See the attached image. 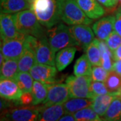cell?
Wrapping results in <instances>:
<instances>
[{
  "mask_svg": "<svg viewBox=\"0 0 121 121\" xmlns=\"http://www.w3.org/2000/svg\"><path fill=\"white\" fill-rule=\"evenodd\" d=\"M63 0H34L31 9L35 12L40 23L46 28H50L61 20Z\"/></svg>",
  "mask_w": 121,
  "mask_h": 121,
  "instance_id": "1",
  "label": "cell"
},
{
  "mask_svg": "<svg viewBox=\"0 0 121 121\" xmlns=\"http://www.w3.org/2000/svg\"><path fill=\"white\" fill-rule=\"evenodd\" d=\"M13 17L17 30L20 33L38 39L47 36V30L44 28L31 9L13 13Z\"/></svg>",
  "mask_w": 121,
  "mask_h": 121,
  "instance_id": "2",
  "label": "cell"
},
{
  "mask_svg": "<svg viewBox=\"0 0 121 121\" xmlns=\"http://www.w3.org/2000/svg\"><path fill=\"white\" fill-rule=\"evenodd\" d=\"M47 37L52 49L56 52L61 49L70 47L79 46L72 35L69 27L59 22L47 30Z\"/></svg>",
  "mask_w": 121,
  "mask_h": 121,
  "instance_id": "3",
  "label": "cell"
},
{
  "mask_svg": "<svg viewBox=\"0 0 121 121\" xmlns=\"http://www.w3.org/2000/svg\"><path fill=\"white\" fill-rule=\"evenodd\" d=\"M60 17L61 20L69 26L77 24L90 25L92 23V20L83 12L76 0H63Z\"/></svg>",
  "mask_w": 121,
  "mask_h": 121,
  "instance_id": "4",
  "label": "cell"
},
{
  "mask_svg": "<svg viewBox=\"0 0 121 121\" xmlns=\"http://www.w3.org/2000/svg\"><path fill=\"white\" fill-rule=\"evenodd\" d=\"M92 82L91 76L70 75L67 78L65 83L68 86L70 98H91L90 86Z\"/></svg>",
  "mask_w": 121,
  "mask_h": 121,
  "instance_id": "5",
  "label": "cell"
},
{
  "mask_svg": "<svg viewBox=\"0 0 121 121\" xmlns=\"http://www.w3.org/2000/svg\"><path fill=\"white\" fill-rule=\"evenodd\" d=\"M40 108L23 106L4 110L1 114V121H38Z\"/></svg>",
  "mask_w": 121,
  "mask_h": 121,
  "instance_id": "6",
  "label": "cell"
},
{
  "mask_svg": "<svg viewBox=\"0 0 121 121\" xmlns=\"http://www.w3.org/2000/svg\"><path fill=\"white\" fill-rule=\"evenodd\" d=\"M47 87V97L42 103L40 108H47L55 104H63L70 98L69 87L66 83L52 84Z\"/></svg>",
  "mask_w": 121,
  "mask_h": 121,
  "instance_id": "7",
  "label": "cell"
},
{
  "mask_svg": "<svg viewBox=\"0 0 121 121\" xmlns=\"http://www.w3.org/2000/svg\"><path fill=\"white\" fill-rule=\"evenodd\" d=\"M0 32L1 40L9 39H24L28 35L18 32L16 26L13 14L1 13Z\"/></svg>",
  "mask_w": 121,
  "mask_h": 121,
  "instance_id": "8",
  "label": "cell"
},
{
  "mask_svg": "<svg viewBox=\"0 0 121 121\" xmlns=\"http://www.w3.org/2000/svg\"><path fill=\"white\" fill-rule=\"evenodd\" d=\"M55 53L48 43L47 36L39 39L35 49L36 63L55 66Z\"/></svg>",
  "mask_w": 121,
  "mask_h": 121,
  "instance_id": "9",
  "label": "cell"
},
{
  "mask_svg": "<svg viewBox=\"0 0 121 121\" xmlns=\"http://www.w3.org/2000/svg\"><path fill=\"white\" fill-rule=\"evenodd\" d=\"M57 71L55 66L36 63L31 69L30 73L36 81L43 83L47 86H51L55 84Z\"/></svg>",
  "mask_w": 121,
  "mask_h": 121,
  "instance_id": "10",
  "label": "cell"
},
{
  "mask_svg": "<svg viewBox=\"0 0 121 121\" xmlns=\"http://www.w3.org/2000/svg\"><path fill=\"white\" fill-rule=\"evenodd\" d=\"M26 39L1 40V52L4 55L5 59H19L25 49Z\"/></svg>",
  "mask_w": 121,
  "mask_h": 121,
  "instance_id": "11",
  "label": "cell"
},
{
  "mask_svg": "<svg viewBox=\"0 0 121 121\" xmlns=\"http://www.w3.org/2000/svg\"><path fill=\"white\" fill-rule=\"evenodd\" d=\"M69 29L79 47L85 51L89 44L94 40V32L86 24H77L69 26Z\"/></svg>",
  "mask_w": 121,
  "mask_h": 121,
  "instance_id": "12",
  "label": "cell"
},
{
  "mask_svg": "<svg viewBox=\"0 0 121 121\" xmlns=\"http://www.w3.org/2000/svg\"><path fill=\"white\" fill-rule=\"evenodd\" d=\"M114 16L102 17L92 25V30L95 36L99 40H106L108 36L114 30Z\"/></svg>",
  "mask_w": 121,
  "mask_h": 121,
  "instance_id": "13",
  "label": "cell"
},
{
  "mask_svg": "<svg viewBox=\"0 0 121 121\" xmlns=\"http://www.w3.org/2000/svg\"><path fill=\"white\" fill-rule=\"evenodd\" d=\"M22 93L15 79H1L0 95L2 98L8 101H16L20 98Z\"/></svg>",
  "mask_w": 121,
  "mask_h": 121,
  "instance_id": "14",
  "label": "cell"
},
{
  "mask_svg": "<svg viewBox=\"0 0 121 121\" xmlns=\"http://www.w3.org/2000/svg\"><path fill=\"white\" fill-rule=\"evenodd\" d=\"M78 5L87 17L96 20L105 14V9L98 0H76Z\"/></svg>",
  "mask_w": 121,
  "mask_h": 121,
  "instance_id": "15",
  "label": "cell"
},
{
  "mask_svg": "<svg viewBox=\"0 0 121 121\" xmlns=\"http://www.w3.org/2000/svg\"><path fill=\"white\" fill-rule=\"evenodd\" d=\"M120 95L121 94L109 93L104 95H96L93 98L91 107L99 117H104L113 99Z\"/></svg>",
  "mask_w": 121,
  "mask_h": 121,
  "instance_id": "16",
  "label": "cell"
},
{
  "mask_svg": "<svg viewBox=\"0 0 121 121\" xmlns=\"http://www.w3.org/2000/svg\"><path fill=\"white\" fill-rule=\"evenodd\" d=\"M31 7L32 3L28 0H1V13H16Z\"/></svg>",
  "mask_w": 121,
  "mask_h": 121,
  "instance_id": "17",
  "label": "cell"
},
{
  "mask_svg": "<svg viewBox=\"0 0 121 121\" xmlns=\"http://www.w3.org/2000/svg\"><path fill=\"white\" fill-rule=\"evenodd\" d=\"M77 48L70 47L58 51L55 56V66L59 71H62L69 66L73 60Z\"/></svg>",
  "mask_w": 121,
  "mask_h": 121,
  "instance_id": "18",
  "label": "cell"
},
{
  "mask_svg": "<svg viewBox=\"0 0 121 121\" xmlns=\"http://www.w3.org/2000/svg\"><path fill=\"white\" fill-rule=\"evenodd\" d=\"M40 109L38 121H58L65 114L63 104H55Z\"/></svg>",
  "mask_w": 121,
  "mask_h": 121,
  "instance_id": "19",
  "label": "cell"
},
{
  "mask_svg": "<svg viewBox=\"0 0 121 121\" xmlns=\"http://www.w3.org/2000/svg\"><path fill=\"white\" fill-rule=\"evenodd\" d=\"M93 99L83 98H70L63 104L65 114H74L83 108L91 106Z\"/></svg>",
  "mask_w": 121,
  "mask_h": 121,
  "instance_id": "20",
  "label": "cell"
},
{
  "mask_svg": "<svg viewBox=\"0 0 121 121\" xmlns=\"http://www.w3.org/2000/svg\"><path fill=\"white\" fill-rule=\"evenodd\" d=\"M36 64L35 51L26 46L24 52L18 59L19 72H28Z\"/></svg>",
  "mask_w": 121,
  "mask_h": 121,
  "instance_id": "21",
  "label": "cell"
},
{
  "mask_svg": "<svg viewBox=\"0 0 121 121\" xmlns=\"http://www.w3.org/2000/svg\"><path fill=\"white\" fill-rule=\"evenodd\" d=\"M18 73V59H5L1 65V79H15Z\"/></svg>",
  "mask_w": 121,
  "mask_h": 121,
  "instance_id": "22",
  "label": "cell"
},
{
  "mask_svg": "<svg viewBox=\"0 0 121 121\" xmlns=\"http://www.w3.org/2000/svg\"><path fill=\"white\" fill-rule=\"evenodd\" d=\"M99 47L101 51L102 66L108 72L112 71L113 64L114 62V54L108 47L106 42L104 40H99Z\"/></svg>",
  "mask_w": 121,
  "mask_h": 121,
  "instance_id": "23",
  "label": "cell"
},
{
  "mask_svg": "<svg viewBox=\"0 0 121 121\" xmlns=\"http://www.w3.org/2000/svg\"><path fill=\"white\" fill-rule=\"evenodd\" d=\"M91 63L87 58V55H83L78 58L73 67V73L76 76H82V75H91L92 72V67Z\"/></svg>",
  "mask_w": 121,
  "mask_h": 121,
  "instance_id": "24",
  "label": "cell"
},
{
  "mask_svg": "<svg viewBox=\"0 0 121 121\" xmlns=\"http://www.w3.org/2000/svg\"><path fill=\"white\" fill-rule=\"evenodd\" d=\"M32 94L33 95V106H36L43 103L47 97V86L43 83L35 80L33 83Z\"/></svg>",
  "mask_w": 121,
  "mask_h": 121,
  "instance_id": "25",
  "label": "cell"
},
{
  "mask_svg": "<svg viewBox=\"0 0 121 121\" xmlns=\"http://www.w3.org/2000/svg\"><path fill=\"white\" fill-rule=\"evenodd\" d=\"M99 40L94 39L85 50L86 55L92 66L102 65L101 51L99 47Z\"/></svg>",
  "mask_w": 121,
  "mask_h": 121,
  "instance_id": "26",
  "label": "cell"
},
{
  "mask_svg": "<svg viewBox=\"0 0 121 121\" xmlns=\"http://www.w3.org/2000/svg\"><path fill=\"white\" fill-rule=\"evenodd\" d=\"M104 117L107 121H121V95L113 99Z\"/></svg>",
  "mask_w": 121,
  "mask_h": 121,
  "instance_id": "27",
  "label": "cell"
},
{
  "mask_svg": "<svg viewBox=\"0 0 121 121\" xmlns=\"http://www.w3.org/2000/svg\"><path fill=\"white\" fill-rule=\"evenodd\" d=\"M104 83L109 93L121 94V76L114 71H109Z\"/></svg>",
  "mask_w": 121,
  "mask_h": 121,
  "instance_id": "28",
  "label": "cell"
},
{
  "mask_svg": "<svg viewBox=\"0 0 121 121\" xmlns=\"http://www.w3.org/2000/svg\"><path fill=\"white\" fill-rule=\"evenodd\" d=\"M33 80L31 74L28 72H19L15 78V81L22 92H32Z\"/></svg>",
  "mask_w": 121,
  "mask_h": 121,
  "instance_id": "29",
  "label": "cell"
},
{
  "mask_svg": "<svg viewBox=\"0 0 121 121\" xmlns=\"http://www.w3.org/2000/svg\"><path fill=\"white\" fill-rule=\"evenodd\" d=\"M73 115L76 121H94L101 119L91 106L82 109Z\"/></svg>",
  "mask_w": 121,
  "mask_h": 121,
  "instance_id": "30",
  "label": "cell"
},
{
  "mask_svg": "<svg viewBox=\"0 0 121 121\" xmlns=\"http://www.w3.org/2000/svg\"><path fill=\"white\" fill-rule=\"evenodd\" d=\"M108 72L102 65H94L92 67L91 79L92 81L104 82L108 77Z\"/></svg>",
  "mask_w": 121,
  "mask_h": 121,
  "instance_id": "31",
  "label": "cell"
},
{
  "mask_svg": "<svg viewBox=\"0 0 121 121\" xmlns=\"http://www.w3.org/2000/svg\"><path fill=\"white\" fill-rule=\"evenodd\" d=\"M90 91L91 96H92V99L96 95L109 94V91L104 83L102 82H95V81L91 82Z\"/></svg>",
  "mask_w": 121,
  "mask_h": 121,
  "instance_id": "32",
  "label": "cell"
},
{
  "mask_svg": "<svg viewBox=\"0 0 121 121\" xmlns=\"http://www.w3.org/2000/svg\"><path fill=\"white\" fill-rule=\"evenodd\" d=\"M106 43L112 52H114L121 45V36L114 30L106 39Z\"/></svg>",
  "mask_w": 121,
  "mask_h": 121,
  "instance_id": "33",
  "label": "cell"
},
{
  "mask_svg": "<svg viewBox=\"0 0 121 121\" xmlns=\"http://www.w3.org/2000/svg\"><path fill=\"white\" fill-rule=\"evenodd\" d=\"M16 105L28 106L32 104L33 102V95L32 92H23L20 98L16 101H13Z\"/></svg>",
  "mask_w": 121,
  "mask_h": 121,
  "instance_id": "34",
  "label": "cell"
},
{
  "mask_svg": "<svg viewBox=\"0 0 121 121\" xmlns=\"http://www.w3.org/2000/svg\"><path fill=\"white\" fill-rule=\"evenodd\" d=\"M114 17V30L121 36V6L117 9Z\"/></svg>",
  "mask_w": 121,
  "mask_h": 121,
  "instance_id": "35",
  "label": "cell"
},
{
  "mask_svg": "<svg viewBox=\"0 0 121 121\" xmlns=\"http://www.w3.org/2000/svg\"><path fill=\"white\" fill-rule=\"evenodd\" d=\"M104 7L109 9L114 8L118 4V0H98Z\"/></svg>",
  "mask_w": 121,
  "mask_h": 121,
  "instance_id": "36",
  "label": "cell"
},
{
  "mask_svg": "<svg viewBox=\"0 0 121 121\" xmlns=\"http://www.w3.org/2000/svg\"><path fill=\"white\" fill-rule=\"evenodd\" d=\"M112 70L121 76V59H117L114 60Z\"/></svg>",
  "mask_w": 121,
  "mask_h": 121,
  "instance_id": "37",
  "label": "cell"
},
{
  "mask_svg": "<svg viewBox=\"0 0 121 121\" xmlns=\"http://www.w3.org/2000/svg\"><path fill=\"white\" fill-rule=\"evenodd\" d=\"M58 121H76L73 114H65Z\"/></svg>",
  "mask_w": 121,
  "mask_h": 121,
  "instance_id": "38",
  "label": "cell"
},
{
  "mask_svg": "<svg viewBox=\"0 0 121 121\" xmlns=\"http://www.w3.org/2000/svg\"><path fill=\"white\" fill-rule=\"evenodd\" d=\"M114 60L117 59H121V45L113 52Z\"/></svg>",
  "mask_w": 121,
  "mask_h": 121,
  "instance_id": "39",
  "label": "cell"
},
{
  "mask_svg": "<svg viewBox=\"0 0 121 121\" xmlns=\"http://www.w3.org/2000/svg\"><path fill=\"white\" fill-rule=\"evenodd\" d=\"M28 1H29L30 2H31V3H32L33 1H34V0H28Z\"/></svg>",
  "mask_w": 121,
  "mask_h": 121,
  "instance_id": "40",
  "label": "cell"
},
{
  "mask_svg": "<svg viewBox=\"0 0 121 121\" xmlns=\"http://www.w3.org/2000/svg\"><path fill=\"white\" fill-rule=\"evenodd\" d=\"M102 121H107L104 118V119H102Z\"/></svg>",
  "mask_w": 121,
  "mask_h": 121,
  "instance_id": "41",
  "label": "cell"
},
{
  "mask_svg": "<svg viewBox=\"0 0 121 121\" xmlns=\"http://www.w3.org/2000/svg\"><path fill=\"white\" fill-rule=\"evenodd\" d=\"M118 2H119V3L121 4V0H118Z\"/></svg>",
  "mask_w": 121,
  "mask_h": 121,
  "instance_id": "42",
  "label": "cell"
},
{
  "mask_svg": "<svg viewBox=\"0 0 121 121\" xmlns=\"http://www.w3.org/2000/svg\"><path fill=\"white\" fill-rule=\"evenodd\" d=\"M102 121V119H100V120H97V121Z\"/></svg>",
  "mask_w": 121,
  "mask_h": 121,
  "instance_id": "43",
  "label": "cell"
},
{
  "mask_svg": "<svg viewBox=\"0 0 121 121\" xmlns=\"http://www.w3.org/2000/svg\"></svg>",
  "mask_w": 121,
  "mask_h": 121,
  "instance_id": "44",
  "label": "cell"
}]
</instances>
